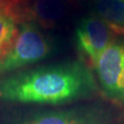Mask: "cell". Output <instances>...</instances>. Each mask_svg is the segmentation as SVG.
<instances>
[{
    "label": "cell",
    "mask_w": 124,
    "mask_h": 124,
    "mask_svg": "<svg viewBox=\"0 0 124 124\" xmlns=\"http://www.w3.org/2000/svg\"><path fill=\"white\" fill-rule=\"evenodd\" d=\"M97 81L84 62H62L11 74L0 80V100L58 105L93 97Z\"/></svg>",
    "instance_id": "cell-1"
},
{
    "label": "cell",
    "mask_w": 124,
    "mask_h": 124,
    "mask_svg": "<svg viewBox=\"0 0 124 124\" xmlns=\"http://www.w3.org/2000/svg\"><path fill=\"white\" fill-rule=\"evenodd\" d=\"M53 43L33 23H23L8 50L0 57V75L32 64L53 52Z\"/></svg>",
    "instance_id": "cell-2"
},
{
    "label": "cell",
    "mask_w": 124,
    "mask_h": 124,
    "mask_svg": "<svg viewBox=\"0 0 124 124\" xmlns=\"http://www.w3.org/2000/svg\"><path fill=\"white\" fill-rule=\"evenodd\" d=\"M94 67L104 95L116 103H124V42H112Z\"/></svg>",
    "instance_id": "cell-3"
},
{
    "label": "cell",
    "mask_w": 124,
    "mask_h": 124,
    "mask_svg": "<svg viewBox=\"0 0 124 124\" xmlns=\"http://www.w3.org/2000/svg\"><path fill=\"white\" fill-rule=\"evenodd\" d=\"M78 0H22L11 17L18 25L33 23L43 29H52L75 8Z\"/></svg>",
    "instance_id": "cell-4"
},
{
    "label": "cell",
    "mask_w": 124,
    "mask_h": 124,
    "mask_svg": "<svg viewBox=\"0 0 124 124\" xmlns=\"http://www.w3.org/2000/svg\"><path fill=\"white\" fill-rule=\"evenodd\" d=\"M116 35L109 26L95 14L83 18L75 29L77 48L90 61L92 66L101 53L115 41Z\"/></svg>",
    "instance_id": "cell-5"
},
{
    "label": "cell",
    "mask_w": 124,
    "mask_h": 124,
    "mask_svg": "<svg viewBox=\"0 0 124 124\" xmlns=\"http://www.w3.org/2000/svg\"><path fill=\"white\" fill-rule=\"evenodd\" d=\"M107 120L108 116L104 109L95 106H84L35 113L18 124H105Z\"/></svg>",
    "instance_id": "cell-6"
},
{
    "label": "cell",
    "mask_w": 124,
    "mask_h": 124,
    "mask_svg": "<svg viewBox=\"0 0 124 124\" xmlns=\"http://www.w3.org/2000/svg\"><path fill=\"white\" fill-rule=\"evenodd\" d=\"M93 9L117 35L124 36V0H96Z\"/></svg>",
    "instance_id": "cell-7"
},
{
    "label": "cell",
    "mask_w": 124,
    "mask_h": 124,
    "mask_svg": "<svg viewBox=\"0 0 124 124\" xmlns=\"http://www.w3.org/2000/svg\"><path fill=\"white\" fill-rule=\"evenodd\" d=\"M18 24L11 16H0V57L12 44L18 31Z\"/></svg>",
    "instance_id": "cell-8"
},
{
    "label": "cell",
    "mask_w": 124,
    "mask_h": 124,
    "mask_svg": "<svg viewBox=\"0 0 124 124\" xmlns=\"http://www.w3.org/2000/svg\"><path fill=\"white\" fill-rule=\"evenodd\" d=\"M22 0H0V12L11 16Z\"/></svg>",
    "instance_id": "cell-9"
},
{
    "label": "cell",
    "mask_w": 124,
    "mask_h": 124,
    "mask_svg": "<svg viewBox=\"0 0 124 124\" xmlns=\"http://www.w3.org/2000/svg\"><path fill=\"white\" fill-rule=\"evenodd\" d=\"M3 14H4V13H2V12H0V16H1V15H3Z\"/></svg>",
    "instance_id": "cell-10"
}]
</instances>
